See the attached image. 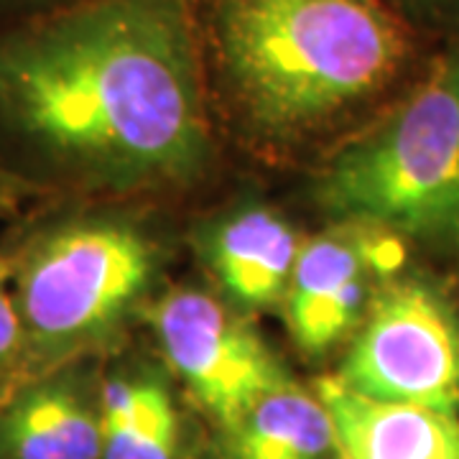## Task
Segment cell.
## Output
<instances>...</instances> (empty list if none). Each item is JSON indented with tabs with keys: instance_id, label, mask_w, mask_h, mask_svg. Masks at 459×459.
Returning a JSON list of instances; mask_svg holds the SVG:
<instances>
[{
	"instance_id": "4fadbf2b",
	"label": "cell",
	"mask_w": 459,
	"mask_h": 459,
	"mask_svg": "<svg viewBox=\"0 0 459 459\" xmlns=\"http://www.w3.org/2000/svg\"><path fill=\"white\" fill-rule=\"evenodd\" d=\"M29 377L26 337L8 283V265L0 255V401H5Z\"/></svg>"
},
{
	"instance_id": "52a82bcc",
	"label": "cell",
	"mask_w": 459,
	"mask_h": 459,
	"mask_svg": "<svg viewBox=\"0 0 459 459\" xmlns=\"http://www.w3.org/2000/svg\"><path fill=\"white\" fill-rule=\"evenodd\" d=\"M406 265L409 240L373 222L327 220L307 235L279 312L296 355L334 365L377 291Z\"/></svg>"
},
{
	"instance_id": "277c9868",
	"label": "cell",
	"mask_w": 459,
	"mask_h": 459,
	"mask_svg": "<svg viewBox=\"0 0 459 459\" xmlns=\"http://www.w3.org/2000/svg\"><path fill=\"white\" fill-rule=\"evenodd\" d=\"M309 174L327 220H362L411 246L459 235V33L439 44L419 82Z\"/></svg>"
},
{
	"instance_id": "5b68a950",
	"label": "cell",
	"mask_w": 459,
	"mask_h": 459,
	"mask_svg": "<svg viewBox=\"0 0 459 459\" xmlns=\"http://www.w3.org/2000/svg\"><path fill=\"white\" fill-rule=\"evenodd\" d=\"M325 373L368 398L459 413L457 299L437 273L406 265Z\"/></svg>"
},
{
	"instance_id": "6da1fadb",
	"label": "cell",
	"mask_w": 459,
	"mask_h": 459,
	"mask_svg": "<svg viewBox=\"0 0 459 459\" xmlns=\"http://www.w3.org/2000/svg\"><path fill=\"white\" fill-rule=\"evenodd\" d=\"M220 146L189 0H87L0 26V164L47 197H184Z\"/></svg>"
},
{
	"instance_id": "7c38bea8",
	"label": "cell",
	"mask_w": 459,
	"mask_h": 459,
	"mask_svg": "<svg viewBox=\"0 0 459 459\" xmlns=\"http://www.w3.org/2000/svg\"><path fill=\"white\" fill-rule=\"evenodd\" d=\"M195 459H342V452L325 401L294 377L230 424L204 429Z\"/></svg>"
},
{
	"instance_id": "2e32d148",
	"label": "cell",
	"mask_w": 459,
	"mask_h": 459,
	"mask_svg": "<svg viewBox=\"0 0 459 459\" xmlns=\"http://www.w3.org/2000/svg\"><path fill=\"white\" fill-rule=\"evenodd\" d=\"M80 3H87V0H0V26L49 16Z\"/></svg>"
},
{
	"instance_id": "9c48e42d",
	"label": "cell",
	"mask_w": 459,
	"mask_h": 459,
	"mask_svg": "<svg viewBox=\"0 0 459 459\" xmlns=\"http://www.w3.org/2000/svg\"><path fill=\"white\" fill-rule=\"evenodd\" d=\"M102 362L51 368L0 401V459L102 457Z\"/></svg>"
},
{
	"instance_id": "8fae6325",
	"label": "cell",
	"mask_w": 459,
	"mask_h": 459,
	"mask_svg": "<svg viewBox=\"0 0 459 459\" xmlns=\"http://www.w3.org/2000/svg\"><path fill=\"white\" fill-rule=\"evenodd\" d=\"M312 385L332 416L342 459H459V413L368 398L327 373Z\"/></svg>"
},
{
	"instance_id": "9a60e30c",
	"label": "cell",
	"mask_w": 459,
	"mask_h": 459,
	"mask_svg": "<svg viewBox=\"0 0 459 459\" xmlns=\"http://www.w3.org/2000/svg\"><path fill=\"white\" fill-rule=\"evenodd\" d=\"M39 199H47V195L39 192L31 184H26L23 179H18L13 171H8L0 164V222L8 225L11 220H16L18 214L26 212L31 204H36Z\"/></svg>"
},
{
	"instance_id": "30bf717a",
	"label": "cell",
	"mask_w": 459,
	"mask_h": 459,
	"mask_svg": "<svg viewBox=\"0 0 459 459\" xmlns=\"http://www.w3.org/2000/svg\"><path fill=\"white\" fill-rule=\"evenodd\" d=\"M186 401L159 358L115 352L102 362L100 459H195Z\"/></svg>"
},
{
	"instance_id": "ba28073f",
	"label": "cell",
	"mask_w": 459,
	"mask_h": 459,
	"mask_svg": "<svg viewBox=\"0 0 459 459\" xmlns=\"http://www.w3.org/2000/svg\"><path fill=\"white\" fill-rule=\"evenodd\" d=\"M304 240L294 220L258 195L230 199L186 230L207 289L250 319L281 312Z\"/></svg>"
},
{
	"instance_id": "8992f818",
	"label": "cell",
	"mask_w": 459,
	"mask_h": 459,
	"mask_svg": "<svg viewBox=\"0 0 459 459\" xmlns=\"http://www.w3.org/2000/svg\"><path fill=\"white\" fill-rule=\"evenodd\" d=\"M143 325L156 358L207 429L230 424L296 377L255 319L235 312L207 286L169 283Z\"/></svg>"
},
{
	"instance_id": "3957f363",
	"label": "cell",
	"mask_w": 459,
	"mask_h": 459,
	"mask_svg": "<svg viewBox=\"0 0 459 459\" xmlns=\"http://www.w3.org/2000/svg\"><path fill=\"white\" fill-rule=\"evenodd\" d=\"M0 255L33 377L123 352L169 286L177 238L153 202L47 197L5 225Z\"/></svg>"
},
{
	"instance_id": "7a4b0ae2",
	"label": "cell",
	"mask_w": 459,
	"mask_h": 459,
	"mask_svg": "<svg viewBox=\"0 0 459 459\" xmlns=\"http://www.w3.org/2000/svg\"><path fill=\"white\" fill-rule=\"evenodd\" d=\"M214 128L312 171L409 92L439 49L383 0H189Z\"/></svg>"
},
{
	"instance_id": "5bb4252c",
	"label": "cell",
	"mask_w": 459,
	"mask_h": 459,
	"mask_svg": "<svg viewBox=\"0 0 459 459\" xmlns=\"http://www.w3.org/2000/svg\"><path fill=\"white\" fill-rule=\"evenodd\" d=\"M395 16L429 41L442 44L459 33V0H383Z\"/></svg>"
},
{
	"instance_id": "e0dca14e",
	"label": "cell",
	"mask_w": 459,
	"mask_h": 459,
	"mask_svg": "<svg viewBox=\"0 0 459 459\" xmlns=\"http://www.w3.org/2000/svg\"><path fill=\"white\" fill-rule=\"evenodd\" d=\"M455 246H457V250H459V235H457V240H455Z\"/></svg>"
}]
</instances>
